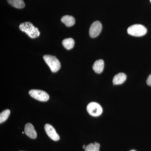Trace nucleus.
Masks as SVG:
<instances>
[{
    "instance_id": "nucleus-10",
    "label": "nucleus",
    "mask_w": 151,
    "mask_h": 151,
    "mask_svg": "<svg viewBox=\"0 0 151 151\" xmlns=\"http://www.w3.org/2000/svg\"><path fill=\"white\" fill-rule=\"evenodd\" d=\"M104 67V61L102 59L98 60L94 63L92 68L95 73H100L103 72Z\"/></svg>"
},
{
    "instance_id": "nucleus-21",
    "label": "nucleus",
    "mask_w": 151,
    "mask_h": 151,
    "mask_svg": "<svg viewBox=\"0 0 151 151\" xmlns=\"http://www.w3.org/2000/svg\"></svg>"
},
{
    "instance_id": "nucleus-13",
    "label": "nucleus",
    "mask_w": 151,
    "mask_h": 151,
    "mask_svg": "<svg viewBox=\"0 0 151 151\" xmlns=\"http://www.w3.org/2000/svg\"><path fill=\"white\" fill-rule=\"evenodd\" d=\"M74 44H75V42L73 39L71 38L65 39L62 41V45L65 48L68 50L73 48Z\"/></svg>"
},
{
    "instance_id": "nucleus-7",
    "label": "nucleus",
    "mask_w": 151,
    "mask_h": 151,
    "mask_svg": "<svg viewBox=\"0 0 151 151\" xmlns=\"http://www.w3.org/2000/svg\"><path fill=\"white\" fill-rule=\"evenodd\" d=\"M44 128L46 134L51 139L55 141L59 140V135L52 126L49 124H46Z\"/></svg>"
},
{
    "instance_id": "nucleus-9",
    "label": "nucleus",
    "mask_w": 151,
    "mask_h": 151,
    "mask_svg": "<svg viewBox=\"0 0 151 151\" xmlns=\"http://www.w3.org/2000/svg\"><path fill=\"white\" fill-rule=\"evenodd\" d=\"M127 79V75L124 73H120L115 76L113 79L114 85H119L124 83Z\"/></svg>"
},
{
    "instance_id": "nucleus-4",
    "label": "nucleus",
    "mask_w": 151,
    "mask_h": 151,
    "mask_svg": "<svg viewBox=\"0 0 151 151\" xmlns=\"http://www.w3.org/2000/svg\"><path fill=\"white\" fill-rule=\"evenodd\" d=\"M30 96L36 100L45 102L49 99V96L47 92L42 90L32 89L29 92Z\"/></svg>"
},
{
    "instance_id": "nucleus-2",
    "label": "nucleus",
    "mask_w": 151,
    "mask_h": 151,
    "mask_svg": "<svg viewBox=\"0 0 151 151\" xmlns=\"http://www.w3.org/2000/svg\"><path fill=\"white\" fill-rule=\"evenodd\" d=\"M43 59L50 68L52 72L55 73L60 69L61 67L60 62L55 56L46 55H44Z\"/></svg>"
},
{
    "instance_id": "nucleus-14",
    "label": "nucleus",
    "mask_w": 151,
    "mask_h": 151,
    "mask_svg": "<svg viewBox=\"0 0 151 151\" xmlns=\"http://www.w3.org/2000/svg\"><path fill=\"white\" fill-rule=\"evenodd\" d=\"M100 148V144L96 142H94V144L91 143L86 146L85 149V151H99Z\"/></svg>"
},
{
    "instance_id": "nucleus-20",
    "label": "nucleus",
    "mask_w": 151,
    "mask_h": 151,
    "mask_svg": "<svg viewBox=\"0 0 151 151\" xmlns=\"http://www.w3.org/2000/svg\"><path fill=\"white\" fill-rule=\"evenodd\" d=\"M134 151V150H132V151Z\"/></svg>"
},
{
    "instance_id": "nucleus-12",
    "label": "nucleus",
    "mask_w": 151,
    "mask_h": 151,
    "mask_svg": "<svg viewBox=\"0 0 151 151\" xmlns=\"http://www.w3.org/2000/svg\"><path fill=\"white\" fill-rule=\"evenodd\" d=\"M8 3L16 8L21 9L25 7L23 0H7Z\"/></svg>"
},
{
    "instance_id": "nucleus-1",
    "label": "nucleus",
    "mask_w": 151,
    "mask_h": 151,
    "mask_svg": "<svg viewBox=\"0 0 151 151\" xmlns=\"http://www.w3.org/2000/svg\"><path fill=\"white\" fill-rule=\"evenodd\" d=\"M19 29L22 31L25 32L31 38L37 37L40 35L38 29L35 27L30 22H25L21 24Z\"/></svg>"
},
{
    "instance_id": "nucleus-18",
    "label": "nucleus",
    "mask_w": 151,
    "mask_h": 151,
    "mask_svg": "<svg viewBox=\"0 0 151 151\" xmlns=\"http://www.w3.org/2000/svg\"><path fill=\"white\" fill-rule=\"evenodd\" d=\"M22 134H24V132H22Z\"/></svg>"
},
{
    "instance_id": "nucleus-19",
    "label": "nucleus",
    "mask_w": 151,
    "mask_h": 151,
    "mask_svg": "<svg viewBox=\"0 0 151 151\" xmlns=\"http://www.w3.org/2000/svg\"><path fill=\"white\" fill-rule=\"evenodd\" d=\"M150 2H151V0H150Z\"/></svg>"
},
{
    "instance_id": "nucleus-3",
    "label": "nucleus",
    "mask_w": 151,
    "mask_h": 151,
    "mask_svg": "<svg viewBox=\"0 0 151 151\" xmlns=\"http://www.w3.org/2000/svg\"><path fill=\"white\" fill-rule=\"evenodd\" d=\"M127 32L130 35L141 37L145 35L147 33V29L142 25L134 24L128 28Z\"/></svg>"
},
{
    "instance_id": "nucleus-16",
    "label": "nucleus",
    "mask_w": 151,
    "mask_h": 151,
    "mask_svg": "<svg viewBox=\"0 0 151 151\" xmlns=\"http://www.w3.org/2000/svg\"><path fill=\"white\" fill-rule=\"evenodd\" d=\"M147 84L149 86H151V74H150L147 80Z\"/></svg>"
},
{
    "instance_id": "nucleus-11",
    "label": "nucleus",
    "mask_w": 151,
    "mask_h": 151,
    "mask_svg": "<svg viewBox=\"0 0 151 151\" xmlns=\"http://www.w3.org/2000/svg\"><path fill=\"white\" fill-rule=\"evenodd\" d=\"M61 21L68 27H70L75 24V19L71 16L65 15L62 17Z\"/></svg>"
},
{
    "instance_id": "nucleus-17",
    "label": "nucleus",
    "mask_w": 151,
    "mask_h": 151,
    "mask_svg": "<svg viewBox=\"0 0 151 151\" xmlns=\"http://www.w3.org/2000/svg\"><path fill=\"white\" fill-rule=\"evenodd\" d=\"M83 149H85V148H86V146H85V145H83Z\"/></svg>"
},
{
    "instance_id": "nucleus-15",
    "label": "nucleus",
    "mask_w": 151,
    "mask_h": 151,
    "mask_svg": "<svg viewBox=\"0 0 151 151\" xmlns=\"http://www.w3.org/2000/svg\"><path fill=\"white\" fill-rule=\"evenodd\" d=\"M10 113V111L9 109L4 110L0 114V123L1 124L3 122H5L8 118Z\"/></svg>"
},
{
    "instance_id": "nucleus-5",
    "label": "nucleus",
    "mask_w": 151,
    "mask_h": 151,
    "mask_svg": "<svg viewBox=\"0 0 151 151\" xmlns=\"http://www.w3.org/2000/svg\"><path fill=\"white\" fill-rule=\"evenodd\" d=\"M86 110L89 115L94 117L100 116L103 112V109L100 104L95 102L89 103Z\"/></svg>"
},
{
    "instance_id": "nucleus-8",
    "label": "nucleus",
    "mask_w": 151,
    "mask_h": 151,
    "mask_svg": "<svg viewBox=\"0 0 151 151\" xmlns=\"http://www.w3.org/2000/svg\"><path fill=\"white\" fill-rule=\"evenodd\" d=\"M24 133L27 136L31 139H35L37 137V132L33 126L30 123L26 124L24 127Z\"/></svg>"
},
{
    "instance_id": "nucleus-6",
    "label": "nucleus",
    "mask_w": 151,
    "mask_h": 151,
    "mask_svg": "<svg viewBox=\"0 0 151 151\" xmlns=\"http://www.w3.org/2000/svg\"><path fill=\"white\" fill-rule=\"evenodd\" d=\"M102 29V25L100 22H94L90 26L89 30V34L92 38L97 37L101 32Z\"/></svg>"
}]
</instances>
